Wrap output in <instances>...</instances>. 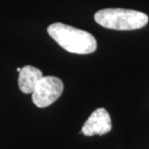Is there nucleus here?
<instances>
[{
	"mask_svg": "<svg viewBox=\"0 0 149 149\" xmlns=\"http://www.w3.org/2000/svg\"><path fill=\"white\" fill-rule=\"evenodd\" d=\"M47 33L65 50L77 54H89L97 49V41L92 34L81 29L55 22L47 27Z\"/></svg>",
	"mask_w": 149,
	"mask_h": 149,
	"instance_id": "obj_1",
	"label": "nucleus"
},
{
	"mask_svg": "<svg viewBox=\"0 0 149 149\" xmlns=\"http://www.w3.org/2000/svg\"><path fill=\"white\" fill-rule=\"evenodd\" d=\"M98 24L114 30H135L144 27L149 17L146 14L136 10L109 8L98 11L94 15Z\"/></svg>",
	"mask_w": 149,
	"mask_h": 149,
	"instance_id": "obj_2",
	"label": "nucleus"
},
{
	"mask_svg": "<svg viewBox=\"0 0 149 149\" xmlns=\"http://www.w3.org/2000/svg\"><path fill=\"white\" fill-rule=\"evenodd\" d=\"M63 89L64 84L60 79L53 76L43 77L32 93V101L38 108H47L61 96Z\"/></svg>",
	"mask_w": 149,
	"mask_h": 149,
	"instance_id": "obj_3",
	"label": "nucleus"
},
{
	"mask_svg": "<svg viewBox=\"0 0 149 149\" xmlns=\"http://www.w3.org/2000/svg\"><path fill=\"white\" fill-rule=\"evenodd\" d=\"M111 130V119L109 113L104 108L97 109L91 113L81 128L84 136H103Z\"/></svg>",
	"mask_w": 149,
	"mask_h": 149,
	"instance_id": "obj_4",
	"label": "nucleus"
},
{
	"mask_svg": "<svg viewBox=\"0 0 149 149\" xmlns=\"http://www.w3.org/2000/svg\"><path fill=\"white\" fill-rule=\"evenodd\" d=\"M43 73L38 68L25 66L22 68L19 76V87L24 94H32L37 83L42 77Z\"/></svg>",
	"mask_w": 149,
	"mask_h": 149,
	"instance_id": "obj_5",
	"label": "nucleus"
},
{
	"mask_svg": "<svg viewBox=\"0 0 149 149\" xmlns=\"http://www.w3.org/2000/svg\"><path fill=\"white\" fill-rule=\"evenodd\" d=\"M20 70H22V68H17V72H20Z\"/></svg>",
	"mask_w": 149,
	"mask_h": 149,
	"instance_id": "obj_6",
	"label": "nucleus"
}]
</instances>
